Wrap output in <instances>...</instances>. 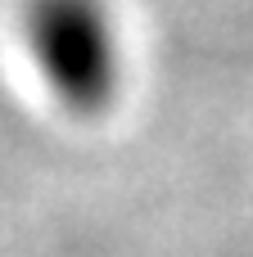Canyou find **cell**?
Returning <instances> with one entry per match:
<instances>
[{"label": "cell", "mask_w": 253, "mask_h": 257, "mask_svg": "<svg viewBox=\"0 0 253 257\" xmlns=\"http://www.w3.org/2000/svg\"><path fill=\"white\" fill-rule=\"evenodd\" d=\"M18 41L59 108L91 117L122 95L127 36L113 0H23Z\"/></svg>", "instance_id": "obj_1"}]
</instances>
